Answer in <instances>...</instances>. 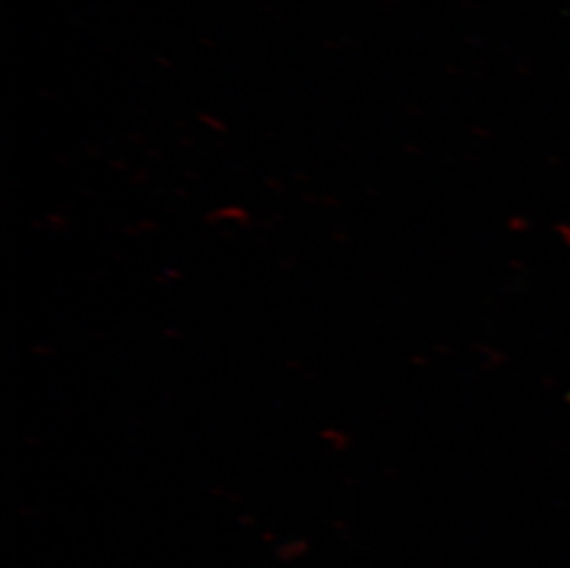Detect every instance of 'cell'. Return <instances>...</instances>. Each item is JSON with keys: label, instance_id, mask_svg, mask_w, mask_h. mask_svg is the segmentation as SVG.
I'll use <instances>...</instances> for the list:
<instances>
[]
</instances>
